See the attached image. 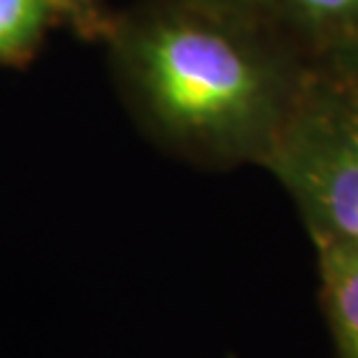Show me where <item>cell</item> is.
Instances as JSON below:
<instances>
[{
	"mask_svg": "<svg viewBox=\"0 0 358 358\" xmlns=\"http://www.w3.org/2000/svg\"><path fill=\"white\" fill-rule=\"evenodd\" d=\"M110 38L131 107L161 145L210 168L266 166L307 73L275 21L152 0Z\"/></svg>",
	"mask_w": 358,
	"mask_h": 358,
	"instance_id": "cell-1",
	"label": "cell"
},
{
	"mask_svg": "<svg viewBox=\"0 0 358 358\" xmlns=\"http://www.w3.org/2000/svg\"><path fill=\"white\" fill-rule=\"evenodd\" d=\"M266 170L312 242L358 245V59L312 63Z\"/></svg>",
	"mask_w": 358,
	"mask_h": 358,
	"instance_id": "cell-2",
	"label": "cell"
},
{
	"mask_svg": "<svg viewBox=\"0 0 358 358\" xmlns=\"http://www.w3.org/2000/svg\"><path fill=\"white\" fill-rule=\"evenodd\" d=\"M272 21L307 66L358 59V0H275Z\"/></svg>",
	"mask_w": 358,
	"mask_h": 358,
	"instance_id": "cell-3",
	"label": "cell"
},
{
	"mask_svg": "<svg viewBox=\"0 0 358 358\" xmlns=\"http://www.w3.org/2000/svg\"><path fill=\"white\" fill-rule=\"evenodd\" d=\"M321 305L340 358H358V245L314 242Z\"/></svg>",
	"mask_w": 358,
	"mask_h": 358,
	"instance_id": "cell-4",
	"label": "cell"
},
{
	"mask_svg": "<svg viewBox=\"0 0 358 358\" xmlns=\"http://www.w3.org/2000/svg\"><path fill=\"white\" fill-rule=\"evenodd\" d=\"M52 17L47 0H0V61L31 52Z\"/></svg>",
	"mask_w": 358,
	"mask_h": 358,
	"instance_id": "cell-5",
	"label": "cell"
},
{
	"mask_svg": "<svg viewBox=\"0 0 358 358\" xmlns=\"http://www.w3.org/2000/svg\"><path fill=\"white\" fill-rule=\"evenodd\" d=\"M47 3L54 14L66 17L82 35H110L114 26L98 0H47Z\"/></svg>",
	"mask_w": 358,
	"mask_h": 358,
	"instance_id": "cell-6",
	"label": "cell"
},
{
	"mask_svg": "<svg viewBox=\"0 0 358 358\" xmlns=\"http://www.w3.org/2000/svg\"><path fill=\"white\" fill-rule=\"evenodd\" d=\"M191 3L214 7L221 12L242 14V17L252 19H268L272 21V12H275V0H191Z\"/></svg>",
	"mask_w": 358,
	"mask_h": 358,
	"instance_id": "cell-7",
	"label": "cell"
}]
</instances>
